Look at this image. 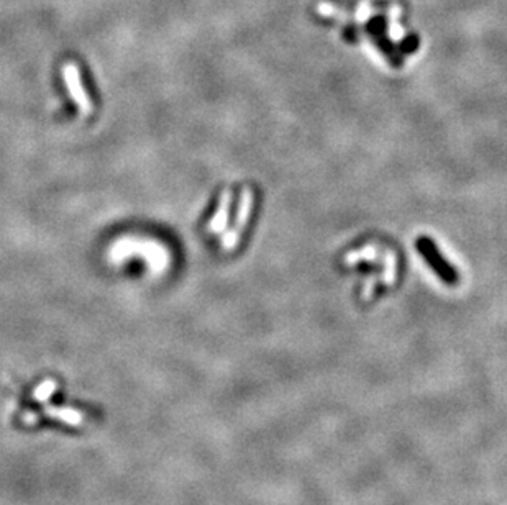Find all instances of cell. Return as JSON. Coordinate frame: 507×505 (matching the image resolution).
Here are the masks:
<instances>
[{"instance_id": "6da1fadb", "label": "cell", "mask_w": 507, "mask_h": 505, "mask_svg": "<svg viewBox=\"0 0 507 505\" xmlns=\"http://www.w3.org/2000/svg\"><path fill=\"white\" fill-rule=\"evenodd\" d=\"M110 261L120 263L127 258H143L150 266L153 273H161L169 266V255L161 243L151 240H135V238L125 236L123 240L113 243L110 246Z\"/></svg>"}, {"instance_id": "7a4b0ae2", "label": "cell", "mask_w": 507, "mask_h": 505, "mask_svg": "<svg viewBox=\"0 0 507 505\" xmlns=\"http://www.w3.org/2000/svg\"><path fill=\"white\" fill-rule=\"evenodd\" d=\"M63 79L66 84V89H68L69 97L73 99V102L78 106L79 112L83 115H90L94 111L92 100H90L89 94L85 92L83 78H81V71L76 63H66L63 66Z\"/></svg>"}, {"instance_id": "3957f363", "label": "cell", "mask_w": 507, "mask_h": 505, "mask_svg": "<svg viewBox=\"0 0 507 505\" xmlns=\"http://www.w3.org/2000/svg\"><path fill=\"white\" fill-rule=\"evenodd\" d=\"M419 248H420V252L425 256V259H427L429 263L432 264V268L437 271L440 276H442V279L447 280V283H453V280H455V274H453V271L450 269L447 263L442 259V256L438 255L437 248L433 246L432 241L419 240Z\"/></svg>"}, {"instance_id": "277c9868", "label": "cell", "mask_w": 507, "mask_h": 505, "mask_svg": "<svg viewBox=\"0 0 507 505\" xmlns=\"http://www.w3.org/2000/svg\"><path fill=\"white\" fill-rule=\"evenodd\" d=\"M228 202H230V194H225L222 197V202H220L217 215L212 218L210 222V230L212 232H220L223 230L225 223H227V215H228Z\"/></svg>"}]
</instances>
